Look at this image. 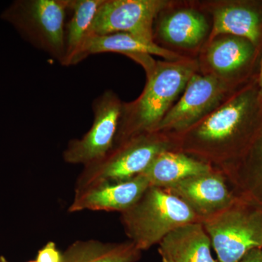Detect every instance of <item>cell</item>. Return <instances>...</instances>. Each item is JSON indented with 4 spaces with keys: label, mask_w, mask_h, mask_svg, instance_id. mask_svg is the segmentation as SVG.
I'll use <instances>...</instances> for the list:
<instances>
[{
    "label": "cell",
    "mask_w": 262,
    "mask_h": 262,
    "mask_svg": "<svg viewBox=\"0 0 262 262\" xmlns=\"http://www.w3.org/2000/svg\"><path fill=\"white\" fill-rule=\"evenodd\" d=\"M199 72L198 58L158 61L146 75L142 93L134 101L122 103L115 144L134 136L154 132L173 107L194 74Z\"/></svg>",
    "instance_id": "cell-1"
},
{
    "label": "cell",
    "mask_w": 262,
    "mask_h": 262,
    "mask_svg": "<svg viewBox=\"0 0 262 262\" xmlns=\"http://www.w3.org/2000/svg\"><path fill=\"white\" fill-rule=\"evenodd\" d=\"M259 94L233 91L222 104L182 134H174L177 150L223 163L233 155L237 141L253 115Z\"/></svg>",
    "instance_id": "cell-2"
},
{
    "label": "cell",
    "mask_w": 262,
    "mask_h": 262,
    "mask_svg": "<svg viewBox=\"0 0 262 262\" xmlns=\"http://www.w3.org/2000/svg\"><path fill=\"white\" fill-rule=\"evenodd\" d=\"M198 217L178 196L150 186L135 204L121 213L127 235L139 251L160 244L174 229L196 222Z\"/></svg>",
    "instance_id": "cell-3"
},
{
    "label": "cell",
    "mask_w": 262,
    "mask_h": 262,
    "mask_svg": "<svg viewBox=\"0 0 262 262\" xmlns=\"http://www.w3.org/2000/svg\"><path fill=\"white\" fill-rule=\"evenodd\" d=\"M177 150L175 136L154 131L116 144L101 159L83 166L75 190L106 182H121L142 173L162 151Z\"/></svg>",
    "instance_id": "cell-4"
},
{
    "label": "cell",
    "mask_w": 262,
    "mask_h": 262,
    "mask_svg": "<svg viewBox=\"0 0 262 262\" xmlns=\"http://www.w3.org/2000/svg\"><path fill=\"white\" fill-rule=\"evenodd\" d=\"M71 0H15L0 18L33 47L63 63L66 17Z\"/></svg>",
    "instance_id": "cell-5"
},
{
    "label": "cell",
    "mask_w": 262,
    "mask_h": 262,
    "mask_svg": "<svg viewBox=\"0 0 262 262\" xmlns=\"http://www.w3.org/2000/svg\"><path fill=\"white\" fill-rule=\"evenodd\" d=\"M211 15L200 1H177L160 12L153 37L160 47L183 57L196 58L211 34Z\"/></svg>",
    "instance_id": "cell-6"
},
{
    "label": "cell",
    "mask_w": 262,
    "mask_h": 262,
    "mask_svg": "<svg viewBox=\"0 0 262 262\" xmlns=\"http://www.w3.org/2000/svg\"><path fill=\"white\" fill-rule=\"evenodd\" d=\"M219 262H239L262 248V211L229 208L203 220Z\"/></svg>",
    "instance_id": "cell-7"
},
{
    "label": "cell",
    "mask_w": 262,
    "mask_h": 262,
    "mask_svg": "<svg viewBox=\"0 0 262 262\" xmlns=\"http://www.w3.org/2000/svg\"><path fill=\"white\" fill-rule=\"evenodd\" d=\"M123 101L112 90L104 91L92 103L94 122L80 139L71 140L63 152L65 163L82 166L101 159L115 144Z\"/></svg>",
    "instance_id": "cell-8"
},
{
    "label": "cell",
    "mask_w": 262,
    "mask_h": 262,
    "mask_svg": "<svg viewBox=\"0 0 262 262\" xmlns=\"http://www.w3.org/2000/svg\"><path fill=\"white\" fill-rule=\"evenodd\" d=\"M234 91L211 75L194 74L155 131L182 134L212 113Z\"/></svg>",
    "instance_id": "cell-9"
},
{
    "label": "cell",
    "mask_w": 262,
    "mask_h": 262,
    "mask_svg": "<svg viewBox=\"0 0 262 262\" xmlns=\"http://www.w3.org/2000/svg\"><path fill=\"white\" fill-rule=\"evenodd\" d=\"M171 0H103L91 28V36L128 33L155 42L153 28L160 12Z\"/></svg>",
    "instance_id": "cell-10"
},
{
    "label": "cell",
    "mask_w": 262,
    "mask_h": 262,
    "mask_svg": "<svg viewBox=\"0 0 262 262\" xmlns=\"http://www.w3.org/2000/svg\"><path fill=\"white\" fill-rule=\"evenodd\" d=\"M254 45L244 38L217 36L206 42L196 57L199 72L234 89L237 76L254 56Z\"/></svg>",
    "instance_id": "cell-11"
},
{
    "label": "cell",
    "mask_w": 262,
    "mask_h": 262,
    "mask_svg": "<svg viewBox=\"0 0 262 262\" xmlns=\"http://www.w3.org/2000/svg\"><path fill=\"white\" fill-rule=\"evenodd\" d=\"M149 182L142 175L121 182H106L75 190L70 213L127 211L140 199Z\"/></svg>",
    "instance_id": "cell-12"
},
{
    "label": "cell",
    "mask_w": 262,
    "mask_h": 262,
    "mask_svg": "<svg viewBox=\"0 0 262 262\" xmlns=\"http://www.w3.org/2000/svg\"><path fill=\"white\" fill-rule=\"evenodd\" d=\"M165 189L182 200L203 220L232 204V196L223 179L213 171L184 179Z\"/></svg>",
    "instance_id": "cell-13"
},
{
    "label": "cell",
    "mask_w": 262,
    "mask_h": 262,
    "mask_svg": "<svg viewBox=\"0 0 262 262\" xmlns=\"http://www.w3.org/2000/svg\"><path fill=\"white\" fill-rule=\"evenodd\" d=\"M102 53H118L125 55L142 66L146 75L154 70L157 61L152 55L167 61H177L186 58L160 47L155 42H149L128 33H115L106 35H92L89 37L81 56L83 61L91 55Z\"/></svg>",
    "instance_id": "cell-14"
},
{
    "label": "cell",
    "mask_w": 262,
    "mask_h": 262,
    "mask_svg": "<svg viewBox=\"0 0 262 262\" xmlns=\"http://www.w3.org/2000/svg\"><path fill=\"white\" fill-rule=\"evenodd\" d=\"M200 3L211 17V32L208 40L217 36L232 35L244 38L255 46L259 42L261 20L256 10L224 0H208Z\"/></svg>",
    "instance_id": "cell-15"
},
{
    "label": "cell",
    "mask_w": 262,
    "mask_h": 262,
    "mask_svg": "<svg viewBox=\"0 0 262 262\" xmlns=\"http://www.w3.org/2000/svg\"><path fill=\"white\" fill-rule=\"evenodd\" d=\"M159 245L163 262H218L212 256L209 236L198 222L174 229Z\"/></svg>",
    "instance_id": "cell-16"
},
{
    "label": "cell",
    "mask_w": 262,
    "mask_h": 262,
    "mask_svg": "<svg viewBox=\"0 0 262 262\" xmlns=\"http://www.w3.org/2000/svg\"><path fill=\"white\" fill-rule=\"evenodd\" d=\"M213 171L209 164L177 150L162 151L142 175L150 186L165 188L190 177Z\"/></svg>",
    "instance_id": "cell-17"
},
{
    "label": "cell",
    "mask_w": 262,
    "mask_h": 262,
    "mask_svg": "<svg viewBox=\"0 0 262 262\" xmlns=\"http://www.w3.org/2000/svg\"><path fill=\"white\" fill-rule=\"evenodd\" d=\"M103 0H71L72 12L65 26V56L62 65L77 64L86 42L91 37V28Z\"/></svg>",
    "instance_id": "cell-18"
},
{
    "label": "cell",
    "mask_w": 262,
    "mask_h": 262,
    "mask_svg": "<svg viewBox=\"0 0 262 262\" xmlns=\"http://www.w3.org/2000/svg\"><path fill=\"white\" fill-rule=\"evenodd\" d=\"M140 255L130 241L117 244L89 239L71 244L63 253L62 262H136Z\"/></svg>",
    "instance_id": "cell-19"
},
{
    "label": "cell",
    "mask_w": 262,
    "mask_h": 262,
    "mask_svg": "<svg viewBox=\"0 0 262 262\" xmlns=\"http://www.w3.org/2000/svg\"><path fill=\"white\" fill-rule=\"evenodd\" d=\"M35 261L37 262H62L63 253L58 249L54 242L50 241L39 250Z\"/></svg>",
    "instance_id": "cell-20"
},
{
    "label": "cell",
    "mask_w": 262,
    "mask_h": 262,
    "mask_svg": "<svg viewBox=\"0 0 262 262\" xmlns=\"http://www.w3.org/2000/svg\"><path fill=\"white\" fill-rule=\"evenodd\" d=\"M254 157L256 160V174L262 182V131L257 144L255 146Z\"/></svg>",
    "instance_id": "cell-21"
},
{
    "label": "cell",
    "mask_w": 262,
    "mask_h": 262,
    "mask_svg": "<svg viewBox=\"0 0 262 262\" xmlns=\"http://www.w3.org/2000/svg\"><path fill=\"white\" fill-rule=\"evenodd\" d=\"M239 262H262V248L250 251Z\"/></svg>",
    "instance_id": "cell-22"
},
{
    "label": "cell",
    "mask_w": 262,
    "mask_h": 262,
    "mask_svg": "<svg viewBox=\"0 0 262 262\" xmlns=\"http://www.w3.org/2000/svg\"><path fill=\"white\" fill-rule=\"evenodd\" d=\"M258 94H259L260 100H262V58L261 63V69H260L259 75L258 77Z\"/></svg>",
    "instance_id": "cell-23"
},
{
    "label": "cell",
    "mask_w": 262,
    "mask_h": 262,
    "mask_svg": "<svg viewBox=\"0 0 262 262\" xmlns=\"http://www.w3.org/2000/svg\"><path fill=\"white\" fill-rule=\"evenodd\" d=\"M0 262H10L4 256H0Z\"/></svg>",
    "instance_id": "cell-24"
},
{
    "label": "cell",
    "mask_w": 262,
    "mask_h": 262,
    "mask_svg": "<svg viewBox=\"0 0 262 262\" xmlns=\"http://www.w3.org/2000/svg\"><path fill=\"white\" fill-rule=\"evenodd\" d=\"M27 262H37L35 261V260H32V261H27Z\"/></svg>",
    "instance_id": "cell-25"
}]
</instances>
